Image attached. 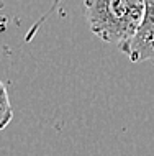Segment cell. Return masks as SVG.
<instances>
[{
    "mask_svg": "<svg viewBox=\"0 0 154 156\" xmlns=\"http://www.w3.org/2000/svg\"><path fill=\"white\" fill-rule=\"evenodd\" d=\"M0 128H5L10 123V120L13 119V112H12V105L10 99H8V92L5 84H0Z\"/></svg>",
    "mask_w": 154,
    "mask_h": 156,
    "instance_id": "obj_3",
    "label": "cell"
},
{
    "mask_svg": "<svg viewBox=\"0 0 154 156\" xmlns=\"http://www.w3.org/2000/svg\"><path fill=\"white\" fill-rule=\"evenodd\" d=\"M84 10L90 31L121 48L138 30L146 0H84Z\"/></svg>",
    "mask_w": 154,
    "mask_h": 156,
    "instance_id": "obj_1",
    "label": "cell"
},
{
    "mask_svg": "<svg viewBox=\"0 0 154 156\" xmlns=\"http://www.w3.org/2000/svg\"><path fill=\"white\" fill-rule=\"evenodd\" d=\"M120 49L133 62H154V0H146V10L138 30Z\"/></svg>",
    "mask_w": 154,
    "mask_h": 156,
    "instance_id": "obj_2",
    "label": "cell"
}]
</instances>
